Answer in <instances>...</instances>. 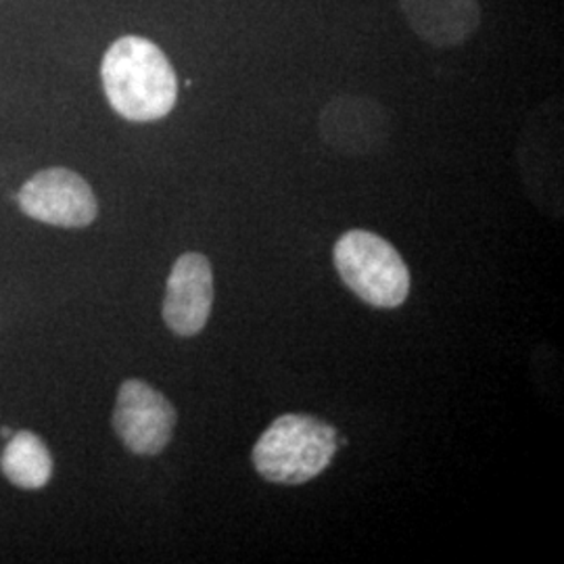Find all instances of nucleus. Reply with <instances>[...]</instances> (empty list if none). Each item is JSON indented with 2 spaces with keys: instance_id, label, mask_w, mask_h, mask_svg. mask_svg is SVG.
<instances>
[{
  "instance_id": "423d86ee",
  "label": "nucleus",
  "mask_w": 564,
  "mask_h": 564,
  "mask_svg": "<svg viewBox=\"0 0 564 564\" xmlns=\"http://www.w3.org/2000/svg\"><path fill=\"white\" fill-rule=\"evenodd\" d=\"M214 305V272L202 253L181 256L167 279L163 321L178 337L199 335Z\"/></svg>"
},
{
  "instance_id": "20e7f679",
  "label": "nucleus",
  "mask_w": 564,
  "mask_h": 564,
  "mask_svg": "<svg viewBox=\"0 0 564 564\" xmlns=\"http://www.w3.org/2000/svg\"><path fill=\"white\" fill-rule=\"evenodd\" d=\"M18 202L25 216L63 228H84L99 214L90 184L67 167L39 172L21 186Z\"/></svg>"
},
{
  "instance_id": "7ed1b4c3",
  "label": "nucleus",
  "mask_w": 564,
  "mask_h": 564,
  "mask_svg": "<svg viewBox=\"0 0 564 564\" xmlns=\"http://www.w3.org/2000/svg\"><path fill=\"white\" fill-rule=\"evenodd\" d=\"M335 268L341 281L364 303L395 310L410 295V270L391 242L368 232L349 230L335 242Z\"/></svg>"
},
{
  "instance_id": "f257e3e1",
  "label": "nucleus",
  "mask_w": 564,
  "mask_h": 564,
  "mask_svg": "<svg viewBox=\"0 0 564 564\" xmlns=\"http://www.w3.org/2000/svg\"><path fill=\"white\" fill-rule=\"evenodd\" d=\"M101 80L107 101L128 121L162 120L178 99L172 63L155 42L142 36H121L109 46Z\"/></svg>"
},
{
  "instance_id": "0eeeda50",
  "label": "nucleus",
  "mask_w": 564,
  "mask_h": 564,
  "mask_svg": "<svg viewBox=\"0 0 564 564\" xmlns=\"http://www.w3.org/2000/svg\"><path fill=\"white\" fill-rule=\"evenodd\" d=\"M323 139L345 155H368L389 139V116L368 97H337L321 116Z\"/></svg>"
},
{
  "instance_id": "1a4fd4ad",
  "label": "nucleus",
  "mask_w": 564,
  "mask_h": 564,
  "mask_svg": "<svg viewBox=\"0 0 564 564\" xmlns=\"http://www.w3.org/2000/svg\"><path fill=\"white\" fill-rule=\"evenodd\" d=\"M4 477L21 489H41L53 477V458L39 435L15 433L0 456Z\"/></svg>"
},
{
  "instance_id": "6e6552de",
  "label": "nucleus",
  "mask_w": 564,
  "mask_h": 564,
  "mask_svg": "<svg viewBox=\"0 0 564 564\" xmlns=\"http://www.w3.org/2000/svg\"><path fill=\"white\" fill-rule=\"evenodd\" d=\"M412 32L435 48L460 46L481 25L479 0H400Z\"/></svg>"
},
{
  "instance_id": "39448f33",
  "label": "nucleus",
  "mask_w": 564,
  "mask_h": 564,
  "mask_svg": "<svg viewBox=\"0 0 564 564\" xmlns=\"http://www.w3.org/2000/svg\"><path fill=\"white\" fill-rule=\"evenodd\" d=\"M176 426L172 402L139 379L121 383L113 412V429L132 454L158 456L170 444Z\"/></svg>"
},
{
  "instance_id": "f03ea898",
  "label": "nucleus",
  "mask_w": 564,
  "mask_h": 564,
  "mask_svg": "<svg viewBox=\"0 0 564 564\" xmlns=\"http://www.w3.org/2000/svg\"><path fill=\"white\" fill-rule=\"evenodd\" d=\"M337 447L333 424L310 414H284L263 431L251 460L270 484L302 485L323 475Z\"/></svg>"
},
{
  "instance_id": "9d476101",
  "label": "nucleus",
  "mask_w": 564,
  "mask_h": 564,
  "mask_svg": "<svg viewBox=\"0 0 564 564\" xmlns=\"http://www.w3.org/2000/svg\"><path fill=\"white\" fill-rule=\"evenodd\" d=\"M0 433H2V437H13V431L9 429V426H4V429H0Z\"/></svg>"
}]
</instances>
